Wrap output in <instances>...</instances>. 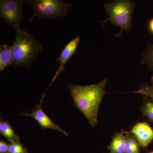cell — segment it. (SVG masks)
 I'll list each match as a JSON object with an SVG mask.
<instances>
[{"label":"cell","instance_id":"obj_18","mask_svg":"<svg viewBox=\"0 0 153 153\" xmlns=\"http://www.w3.org/2000/svg\"><path fill=\"white\" fill-rule=\"evenodd\" d=\"M148 27L150 32L153 34V18L151 19L149 22L148 24Z\"/></svg>","mask_w":153,"mask_h":153},{"label":"cell","instance_id":"obj_1","mask_svg":"<svg viewBox=\"0 0 153 153\" xmlns=\"http://www.w3.org/2000/svg\"><path fill=\"white\" fill-rule=\"evenodd\" d=\"M107 81L104 79L93 85L82 86L70 84L67 86L74 106L83 114L93 128L98 123L99 108L106 93Z\"/></svg>","mask_w":153,"mask_h":153},{"label":"cell","instance_id":"obj_14","mask_svg":"<svg viewBox=\"0 0 153 153\" xmlns=\"http://www.w3.org/2000/svg\"><path fill=\"white\" fill-rule=\"evenodd\" d=\"M10 153H27V149L24 147L20 142L10 143L9 145Z\"/></svg>","mask_w":153,"mask_h":153},{"label":"cell","instance_id":"obj_21","mask_svg":"<svg viewBox=\"0 0 153 153\" xmlns=\"http://www.w3.org/2000/svg\"></svg>","mask_w":153,"mask_h":153},{"label":"cell","instance_id":"obj_7","mask_svg":"<svg viewBox=\"0 0 153 153\" xmlns=\"http://www.w3.org/2000/svg\"><path fill=\"white\" fill-rule=\"evenodd\" d=\"M80 40V37L79 36H76L74 39H72L69 41L62 50L60 56L56 60L57 62L60 63V66L55 72V76L52 79L49 88L52 85V83L55 81L57 76L65 70V65L68 60L74 55L79 45Z\"/></svg>","mask_w":153,"mask_h":153},{"label":"cell","instance_id":"obj_6","mask_svg":"<svg viewBox=\"0 0 153 153\" xmlns=\"http://www.w3.org/2000/svg\"><path fill=\"white\" fill-rule=\"evenodd\" d=\"M45 96V95H43L40 103L36 105L35 108L32 110V112L23 114H22V115L33 117L35 120L37 121V122L40 125L41 128L43 129H52L57 130L61 133L63 134L64 135L67 136L68 135V134L66 131H64L56 124L54 123L42 109L41 104Z\"/></svg>","mask_w":153,"mask_h":153},{"label":"cell","instance_id":"obj_2","mask_svg":"<svg viewBox=\"0 0 153 153\" xmlns=\"http://www.w3.org/2000/svg\"><path fill=\"white\" fill-rule=\"evenodd\" d=\"M12 47L14 56L12 66L14 67L29 68L42 49L40 41L25 30L16 32Z\"/></svg>","mask_w":153,"mask_h":153},{"label":"cell","instance_id":"obj_20","mask_svg":"<svg viewBox=\"0 0 153 153\" xmlns=\"http://www.w3.org/2000/svg\"><path fill=\"white\" fill-rule=\"evenodd\" d=\"M153 153V152H151V153Z\"/></svg>","mask_w":153,"mask_h":153},{"label":"cell","instance_id":"obj_16","mask_svg":"<svg viewBox=\"0 0 153 153\" xmlns=\"http://www.w3.org/2000/svg\"><path fill=\"white\" fill-rule=\"evenodd\" d=\"M0 153H10L9 145L3 140L0 141Z\"/></svg>","mask_w":153,"mask_h":153},{"label":"cell","instance_id":"obj_3","mask_svg":"<svg viewBox=\"0 0 153 153\" xmlns=\"http://www.w3.org/2000/svg\"><path fill=\"white\" fill-rule=\"evenodd\" d=\"M104 7L109 16L103 22V26L108 22L120 28L121 31L117 36H121L123 30L129 33L132 30V15L135 5L129 0H117L105 3Z\"/></svg>","mask_w":153,"mask_h":153},{"label":"cell","instance_id":"obj_12","mask_svg":"<svg viewBox=\"0 0 153 153\" xmlns=\"http://www.w3.org/2000/svg\"><path fill=\"white\" fill-rule=\"evenodd\" d=\"M141 63L146 64L153 71V44L149 43L147 48L143 53Z\"/></svg>","mask_w":153,"mask_h":153},{"label":"cell","instance_id":"obj_4","mask_svg":"<svg viewBox=\"0 0 153 153\" xmlns=\"http://www.w3.org/2000/svg\"><path fill=\"white\" fill-rule=\"evenodd\" d=\"M27 3L33 7L34 13L30 17L31 23L36 16L39 19L53 20L60 16H66L72 7L70 3L60 0H28Z\"/></svg>","mask_w":153,"mask_h":153},{"label":"cell","instance_id":"obj_5","mask_svg":"<svg viewBox=\"0 0 153 153\" xmlns=\"http://www.w3.org/2000/svg\"><path fill=\"white\" fill-rule=\"evenodd\" d=\"M27 1L1 0L0 17L3 22L18 32L21 30L20 23L23 18L22 7Z\"/></svg>","mask_w":153,"mask_h":153},{"label":"cell","instance_id":"obj_11","mask_svg":"<svg viewBox=\"0 0 153 153\" xmlns=\"http://www.w3.org/2000/svg\"><path fill=\"white\" fill-rule=\"evenodd\" d=\"M0 133L8 140L10 143L20 142L19 136L15 133L8 122L4 120L1 116L0 118Z\"/></svg>","mask_w":153,"mask_h":153},{"label":"cell","instance_id":"obj_17","mask_svg":"<svg viewBox=\"0 0 153 153\" xmlns=\"http://www.w3.org/2000/svg\"><path fill=\"white\" fill-rule=\"evenodd\" d=\"M124 153H139L137 152H136V151L134 149L128 139L127 137V136L125 150Z\"/></svg>","mask_w":153,"mask_h":153},{"label":"cell","instance_id":"obj_15","mask_svg":"<svg viewBox=\"0 0 153 153\" xmlns=\"http://www.w3.org/2000/svg\"><path fill=\"white\" fill-rule=\"evenodd\" d=\"M134 92L143 94L153 100V87L152 85L146 84L143 85L138 90L134 91Z\"/></svg>","mask_w":153,"mask_h":153},{"label":"cell","instance_id":"obj_9","mask_svg":"<svg viewBox=\"0 0 153 153\" xmlns=\"http://www.w3.org/2000/svg\"><path fill=\"white\" fill-rule=\"evenodd\" d=\"M14 61L13 52L12 46L5 44L0 46V72L10 65H12Z\"/></svg>","mask_w":153,"mask_h":153},{"label":"cell","instance_id":"obj_13","mask_svg":"<svg viewBox=\"0 0 153 153\" xmlns=\"http://www.w3.org/2000/svg\"><path fill=\"white\" fill-rule=\"evenodd\" d=\"M142 111L149 121L153 123V102H147L143 107Z\"/></svg>","mask_w":153,"mask_h":153},{"label":"cell","instance_id":"obj_19","mask_svg":"<svg viewBox=\"0 0 153 153\" xmlns=\"http://www.w3.org/2000/svg\"><path fill=\"white\" fill-rule=\"evenodd\" d=\"M151 84H152V86L153 87V75L152 76V78H151Z\"/></svg>","mask_w":153,"mask_h":153},{"label":"cell","instance_id":"obj_10","mask_svg":"<svg viewBox=\"0 0 153 153\" xmlns=\"http://www.w3.org/2000/svg\"><path fill=\"white\" fill-rule=\"evenodd\" d=\"M123 131L117 133L114 136L108 149L110 153H124L126 136Z\"/></svg>","mask_w":153,"mask_h":153},{"label":"cell","instance_id":"obj_8","mask_svg":"<svg viewBox=\"0 0 153 153\" xmlns=\"http://www.w3.org/2000/svg\"><path fill=\"white\" fill-rule=\"evenodd\" d=\"M139 143L146 147L153 140V130L147 123H140L134 126L131 131Z\"/></svg>","mask_w":153,"mask_h":153}]
</instances>
